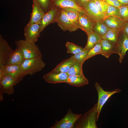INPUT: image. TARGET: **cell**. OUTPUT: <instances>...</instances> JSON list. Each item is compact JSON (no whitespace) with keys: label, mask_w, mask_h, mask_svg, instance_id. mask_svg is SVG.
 <instances>
[{"label":"cell","mask_w":128,"mask_h":128,"mask_svg":"<svg viewBox=\"0 0 128 128\" xmlns=\"http://www.w3.org/2000/svg\"><path fill=\"white\" fill-rule=\"evenodd\" d=\"M43 9L45 12H47L51 8H50V0H35Z\"/></svg>","instance_id":"836d02e7"},{"label":"cell","mask_w":128,"mask_h":128,"mask_svg":"<svg viewBox=\"0 0 128 128\" xmlns=\"http://www.w3.org/2000/svg\"><path fill=\"white\" fill-rule=\"evenodd\" d=\"M61 9L66 12L69 20L74 26L77 30L78 29V18L80 12L72 8L66 7Z\"/></svg>","instance_id":"cb8c5ba5"},{"label":"cell","mask_w":128,"mask_h":128,"mask_svg":"<svg viewBox=\"0 0 128 128\" xmlns=\"http://www.w3.org/2000/svg\"><path fill=\"white\" fill-rule=\"evenodd\" d=\"M102 55L108 58L112 54L115 53L116 46L110 41L102 39L100 41Z\"/></svg>","instance_id":"d6986e66"},{"label":"cell","mask_w":128,"mask_h":128,"mask_svg":"<svg viewBox=\"0 0 128 128\" xmlns=\"http://www.w3.org/2000/svg\"><path fill=\"white\" fill-rule=\"evenodd\" d=\"M82 115V114H77L72 113L71 108L66 115L59 121H56L51 128H72Z\"/></svg>","instance_id":"277c9868"},{"label":"cell","mask_w":128,"mask_h":128,"mask_svg":"<svg viewBox=\"0 0 128 128\" xmlns=\"http://www.w3.org/2000/svg\"><path fill=\"white\" fill-rule=\"evenodd\" d=\"M128 50V36L123 32L122 34H120L116 46L115 50V53L119 56V61L120 63L122 62Z\"/></svg>","instance_id":"4fadbf2b"},{"label":"cell","mask_w":128,"mask_h":128,"mask_svg":"<svg viewBox=\"0 0 128 128\" xmlns=\"http://www.w3.org/2000/svg\"><path fill=\"white\" fill-rule=\"evenodd\" d=\"M53 3L54 6L61 8L66 7L72 8L80 13L87 14L84 9L78 5L76 0H53Z\"/></svg>","instance_id":"2e32d148"},{"label":"cell","mask_w":128,"mask_h":128,"mask_svg":"<svg viewBox=\"0 0 128 128\" xmlns=\"http://www.w3.org/2000/svg\"><path fill=\"white\" fill-rule=\"evenodd\" d=\"M61 10L59 15L56 18L55 21L58 25L64 31H68L72 32L77 30L69 20L65 11L62 9Z\"/></svg>","instance_id":"7c38bea8"},{"label":"cell","mask_w":128,"mask_h":128,"mask_svg":"<svg viewBox=\"0 0 128 128\" xmlns=\"http://www.w3.org/2000/svg\"><path fill=\"white\" fill-rule=\"evenodd\" d=\"M14 50L2 36L0 35V68L6 65Z\"/></svg>","instance_id":"9c48e42d"},{"label":"cell","mask_w":128,"mask_h":128,"mask_svg":"<svg viewBox=\"0 0 128 128\" xmlns=\"http://www.w3.org/2000/svg\"><path fill=\"white\" fill-rule=\"evenodd\" d=\"M68 75L67 73L55 72L50 71L44 75L45 80L50 83H66Z\"/></svg>","instance_id":"5bb4252c"},{"label":"cell","mask_w":128,"mask_h":128,"mask_svg":"<svg viewBox=\"0 0 128 128\" xmlns=\"http://www.w3.org/2000/svg\"><path fill=\"white\" fill-rule=\"evenodd\" d=\"M65 46L67 49V53L73 55L76 54L82 51L84 49L82 47L69 42H66Z\"/></svg>","instance_id":"83f0119b"},{"label":"cell","mask_w":128,"mask_h":128,"mask_svg":"<svg viewBox=\"0 0 128 128\" xmlns=\"http://www.w3.org/2000/svg\"><path fill=\"white\" fill-rule=\"evenodd\" d=\"M16 47L22 52L25 59L42 57L39 48L35 44L25 40H20L15 41Z\"/></svg>","instance_id":"3957f363"},{"label":"cell","mask_w":128,"mask_h":128,"mask_svg":"<svg viewBox=\"0 0 128 128\" xmlns=\"http://www.w3.org/2000/svg\"><path fill=\"white\" fill-rule=\"evenodd\" d=\"M95 86L98 94L97 110L99 116L102 108L108 99L114 94L120 93L121 90L118 88L111 91H105L97 82L95 83Z\"/></svg>","instance_id":"5b68a950"},{"label":"cell","mask_w":128,"mask_h":128,"mask_svg":"<svg viewBox=\"0 0 128 128\" xmlns=\"http://www.w3.org/2000/svg\"><path fill=\"white\" fill-rule=\"evenodd\" d=\"M105 15L106 17L114 16L120 18L119 8L111 5L108 4L105 11Z\"/></svg>","instance_id":"f1b7e54d"},{"label":"cell","mask_w":128,"mask_h":128,"mask_svg":"<svg viewBox=\"0 0 128 128\" xmlns=\"http://www.w3.org/2000/svg\"><path fill=\"white\" fill-rule=\"evenodd\" d=\"M102 50L100 41L97 43L89 51L86 58V60L99 54H101Z\"/></svg>","instance_id":"4dcf8cb0"},{"label":"cell","mask_w":128,"mask_h":128,"mask_svg":"<svg viewBox=\"0 0 128 128\" xmlns=\"http://www.w3.org/2000/svg\"><path fill=\"white\" fill-rule=\"evenodd\" d=\"M109 28L103 20L98 21L95 22L93 30L94 32L101 37L105 34Z\"/></svg>","instance_id":"484cf974"},{"label":"cell","mask_w":128,"mask_h":128,"mask_svg":"<svg viewBox=\"0 0 128 128\" xmlns=\"http://www.w3.org/2000/svg\"><path fill=\"white\" fill-rule=\"evenodd\" d=\"M78 5L82 7V5L90 0H76Z\"/></svg>","instance_id":"8d00e7d4"},{"label":"cell","mask_w":128,"mask_h":128,"mask_svg":"<svg viewBox=\"0 0 128 128\" xmlns=\"http://www.w3.org/2000/svg\"><path fill=\"white\" fill-rule=\"evenodd\" d=\"M83 64L82 63L75 61L67 73L68 75L79 76L83 74L82 70Z\"/></svg>","instance_id":"4316f807"},{"label":"cell","mask_w":128,"mask_h":128,"mask_svg":"<svg viewBox=\"0 0 128 128\" xmlns=\"http://www.w3.org/2000/svg\"><path fill=\"white\" fill-rule=\"evenodd\" d=\"M57 10L54 7H52L45 13L40 24V32H41L48 25L55 21Z\"/></svg>","instance_id":"e0dca14e"},{"label":"cell","mask_w":128,"mask_h":128,"mask_svg":"<svg viewBox=\"0 0 128 128\" xmlns=\"http://www.w3.org/2000/svg\"><path fill=\"white\" fill-rule=\"evenodd\" d=\"M103 0L110 5L118 8L123 5L117 0Z\"/></svg>","instance_id":"e575fe53"},{"label":"cell","mask_w":128,"mask_h":128,"mask_svg":"<svg viewBox=\"0 0 128 128\" xmlns=\"http://www.w3.org/2000/svg\"><path fill=\"white\" fill-rule=\"evenodd\" d=\"M95 22L87 14L80 13L78 18V27L86 32L87 35L93 32Z\"/></svg>","instance_id":"30bf717a"},{"label":"cell","mask_w":128,"mask_h":128,"mask_svg":"<svg viewBox=\"0 0 128 128\" xmlns=\"http://www.w3.org/2000/svg\"><path fill=\"white\" fill-rule=\"evenodd\" d=\"M40 25L38 24H27L24 28L25 40L35 44L40 36Z\"/></svg>","instance_id":"52a82bcc"},{"label":"cell","mask_w":128,"mask_h":128,"mask_svg":"<svg viewBox=\"0 0 128 128\" xmlns=\"http://www.w3.org/2000/svg\"><path fill=\"white\" fill-rule=\"evenodd\" d=\"M103 21L109 27L121 31L125 22L120 18L114 16L107 17Z\"/></svg>","instance_id":"ac0fdd59"},{"label":"cell","mask_w":128,"mask_h":128,"mask_svg":"<svg viewBox=\"0 0 128 128\" xmlns=\"http://www.w3.org/2000/svg\"><path fill=\"white\" fill-rule=\"evenodd\" d=\"M123 5H128V0H117Z\"/></svg>","instance_id":"f35d334b"},{"label":"cell","mask_w":128,"mask_h":128,"mask_svg":"<svg viewBox=\"0 0 128 128\" xmlns=\"http://www.w3.org/2000/svg\"><path fill=\"white\" fill-rule=\"evenodd\" d=\"M20 65H6L0 68H2L3 69L6 76H10L18 78L21 81L24 76Z\"/></svg>","instance_id":"9a60e30c"},{"label":"cell","mask_w":128,"mask_h":128,"mask_svg":"<svg viewBox=\"0 0 128 128\" xmlns=\"http://www.w3.org/2000/svg\"><path fill=\"white\" fill-rule=\"evenodd\" d=\"M99 116L97 110V102L92 108L81 117L77 123L73 127L77 128H97L96 122Z\"/></svg>","instance_id":"6da1fadb"},{"label":"cell","mask_w":128,"mask_h":128,"mask_svg":"<svg viewBox=\"0 0 128 128\" xmlns=\"http://www.w3.org/2000/svg\"><path fill=\"white\" fill-rule=\"evenodd\" d=\"M120 30L109 28L106 33L101 37L102 39L107 40L116 46L120 35Z\"/></svg>","instance_id":"603a6c76"},{"label":"cell","mask_w":128,"mask_h":128,"mask_svg":"<svg viewBox=\"0 0 128 128\" xmlns=\"http://www.w3.org/2000/svg\"><path fill=\"white\" fill-rule=\"evenodd\" d=\"M46 65L42 57H40L25 59L20 66L24 77L29 74L32 75L41 71Z\"/></svg>","instance_id":"7a4b0ae2"},{"label":"cell","mask_w":128,"mask_h":128,"mask_svg":"<svg viewBox=\"0 0 128 128\" xmlns=\"http://www.w3.org/2000/svg\"><path fill=\"white\" fill-rule=\"evenodd\" d=\"M75 61L71 55L69 58L63 60L58 64L51 71L67 73Z\"/></svg>","instance_id":"7402d4cb"},{"label":"cell","mask_w":128,"mask_h":128,"mask_svg":"<svg viewBox=\"0 0 128 128\" xmlns=\"http://www.w3.org/2000/svg\"><path fill=\"white\" fill-rule=\"evenodd\" d=\"M6 76L5 73L2 68H0V81Z\"/></svg>","instance_id":"74e56055"},{"label":"cell","mask_w":128,"mask_h":128,"mask_svg":"<svg viewBox=\"0 0 128 128\" xmlns=\"http://www.w3.org/2000/svg\"><path fill=\"white\" fill-rule=\"evenodd\" d=\"M88 82L83 74L79 76L69 75L66 83L72 86L80 87L88 84Z\"/></svg>","instance_id":"ffe728a7"},{"label":"cell","mask_w":128,"mask_h":128,"mask_svg":"<svg viewBox=\"0 0 128 128\" xmlns=\"http://www.w3.org/2000/svg\"><path fill=\"white\" fill-rule=\"evenodd\" d=\"M20 81L18 78L6 75L0 81V94L4 93L8 95L13 94L14 92V87Z\"/></svg>","instance_id":"8992f818"},{"label":"cell","mask_w":128,"mask_h":128,"mask_svg":"<svg viewBox=\"0 0 128 128\" xmlns=\"http://www.w3.org/2000/svg\"><path fill=\"white\" fill-rule=\"evenodd\" d=\"M32 10L29 21L28 24H40L45 13L35 0H32Z\"/></svg>","instance_id":"8fae6325"},{"label":"cell","mask_w":128,"mask_h":128,"mask_svg":"<svg viewBox=\"0 0 128 128\" xmlns=\"http://www.w3.org/2000/svg\"><path fill=\"white\" fill-rule=\"evenodd\" d=\"M89 50L83 49L82 51L74 55H71L75 61L83 64L86 60V58Z\"/></svg>","instance_id":"f546056e"},{"label":"cell","mask_w":128,"mask_h":128,"mask_svg":"<svg viewBox=\"0 0 128 128\" xmlns=\"http://www.w3.org/2000/svg\"><path fill=\"white\" fill-rule=\"evenodd\" d=\"M94 0L99 11L103 15L105 16V13L107 3L103 0Z\"/></svg>","instance_id":"d6a6232c"},{"label":"cell","mask_w":128,"mask_h":128,"mask_svg":"<svg viewBox=\"0 0 128 128\" xmlns=\"http://www.w3.org/2000/svg\"><path fill=\"white\" fill-rule=\"evenodd\" d=\"M119 8L120 18L125 22L128 21V5H123Z\"/></svg>","instance_id":"1f68e13d"},{"label":"cell","mask_w":128,"mask_h":128,"mask_svg":"<svg viewBox=\"0 0 128 128\" xmlns=\"http://www.w3.org/2000/svg\"><path fill=\"white\" fill-rule=\"evenodd\" d=\"M82 7L95 22L103 20L106 17L100 12L94 0H90L83 5Z\"/></svg>","instance_id":"ba28073f"},{"label":"cell","mask_w":128,"mask_h":128,"mask_svg":"<svg viewBox=\"0 0 128 128\" xmlns=\"http://www.w3.org/2000/svg\"><path fill=\"white\" fill-rule=\"evenodd\" d=\"M122 31L128 36V21L125 22Z\"/></svg>","instance_id":"d590c367"},{"label":"cell","mask_w":128,"mask_h":128,"mask_svg":"<svg viewBox=\"0 0 128 128\" xmlns=\"http://www.w3.org/2000/svg\"><path fill=\"white\" fill-rule=\"evenodd\" d=\"M87 44L84 49L89 50L102 39L101 37L94 32L87 35Z\"/></svg>","instance_id":"d4e9b609"},{"label":"cell","mask_w":128,"mask_h":128,"mask_svg":"<svg viewBox=\"0 0 128 128\" xmlns=\"http://www.w3.org/2000/svg\"><path fill=\"white\" fill-rule=\"evenodd\" d=\"M25 59L21 50L17 47L11 55L6 65H20Z\"/></svg>","instance_id":"44dd1931"}]
</instances>
